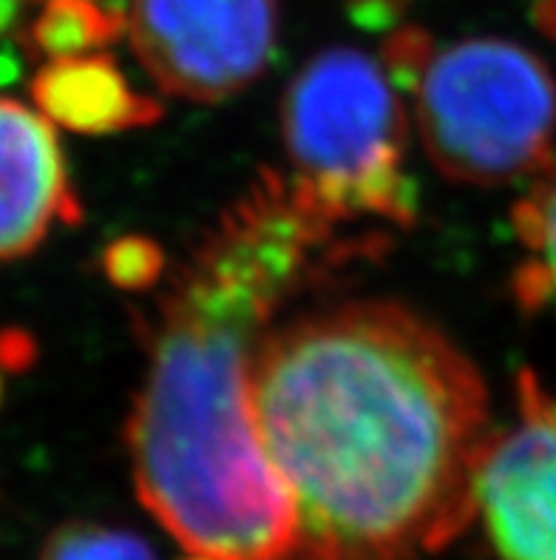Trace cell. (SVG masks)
<instances>
[{
    "label": "cell",
    "instance_id": "obj_1",
    "mask_svg": "<svg viewBox=\"0 0 556 560\" xmlns=\"http://www.w3.org/2000/svg\"><path fill=\"white\" fill-rule=\"evenodd\" d=\"M250 407L296 504L289 560H412L472 524L488 390L421 313L372 299L287 322L256 350Z\"/></svg>",
    "mask_w": 556,
    "mask_h": 560
},
{
    "label": "cell",
    "instance_id": "obj_2",
    "mask_svg": "<svg viewBox=\"0 0 556 560\" xmlns=\"http://www.w3.org/2000/svg\"><path fill=\"white\" fill-rule=\"evenodd\" d=\"M332 234L284 174L261 171L156 305L128 453L142 506L202 558H293L296 504L261 447L250 364L275 311L318 268L372 254Z\"/></svg>",
    "mask_w": 556,
    "mask_h": 560
},
{
    "label": "cell",
    "instance_id": "obj_3",
    "mask_svg": "<svg viewBox=\"0 0 556 560\" xmlns=\"http://www.w3.org/2000/svg\"><path fill=\"white\" fill-rule=\"evenodd\" d=\"M282 142L298 197L339 228L360 217L412 225L417 183L403 171L406 114L375 57L327 49L282 100Z\"/></svg>",
    "mask_w": 556,
    "mask_h": 560
},
{
    "label": "cell",
    "instance_id": "obj_4",
    "mask_svg": "<svg viewBox=\"0 0 556 560\" xmlns=\"http://www.w3.org/2000/svg\"><path fill=\"white\" fill-rule=\"evenodd\" d=\"M412 94L423 149L454 183L536 177L554 156L556 80L520 43L472 37L437 49Z\"/></svg>",
    "mask_w": 556,
    "mask_h": 560
},
{
    "label": "cell",
    "instance_id": "obj_5",
    "mask_svg": "<svg viewBox=\"0 0 556 560\" xmlns=\"http://www.w3.org/2000/svg\"><path fill=\"white\" fill-rule=\"evenodd\" d=\"M134 55L163 92L218 103L268 71L279 37L275 0H131Z\"/></svg>",
    "mask_w": 556,
    "mask_h": 560
},
{
    "label": "cell",
    "instance_id": "obj_6",
    "mask_svg": "<svg viewBox=\"0 0 556 560\" xmlns=\"http://www.w3.org/2000/svg\"><path fill=\"white\" fill-rule=\"evenodd\" d=\"M520 421L494 433L474 478V515L500 560H556V398L517 378Z\"/></svg>",
    "mask_w": 556,
    "mask_h": 560
},
{
    "label": "cell",
    "instance_id": "obj_7",
    "mask_svg": "<svg viewBox=\"0 0 556 560\" xmlns=\"http://www.w3.org/2000/svg\"><path fill=\"white\" fill-rule=\"evenodd\" d=\"M80 220L83 208L55 126L0 94V265L40 248L57 222Z\"/></svg>",
    "mask_w": 556,
    "mask_h": 560
},
{
    "label": "cell",
    "instance_id": "obj_8",
    "mask_svg": "<svg viewBox=\"0 0 556 560\" xmlns=\"http://www.w3.org/2000/svg\"><path fill=\"white\" fill-rule=\"evenodd\" d=\"M32 100L51 126L78 135H120L163 120V103L137 92L111 55L46 60L32 78Z\"/></svg>",
    "mask_w": 556,
    "mask_h": 560
},
{
    "label": "cell",
    "instance_id": "obj_9",
    "mask_svg": "<svg viewBox=\"0 0 556 560\" xmlns=\"http://www.w3.org/2000/svg\"><path fill=\"white\" fill-rule=\"evenodd\" d=\"M511 220L522 245L540 256L536 262L522 265L517 273V302L529 313L540 311L548 302L556 307V154L536 174L529 197L517 202Z\"/></svg>",
    "mask_w": 556,
    "mask_h": 560
},
{
    "label": "cell",
    "instance_id": "obj_10",
    "mask_svg": "<svg viewBox=\"0 0 556 560\" xmlns=\"http://www.w3.org/2000/svg\"><path fill=\"white\" fill-rule=\"evenodd\" d=\"M126 32V14L103 0H46L35 23L28 26V51L57 57L92 55L111 46Z\"/></svg>",
    "mask_w": 556,
    "mask_h": 560
},
{
    "label": "cell",
    "instance_id": "obj_11",
    "mask_svg": "<svg viewBox=\"0 0 556 560\" xmlns=\"http://www.w3.org/2000/svg\"><path fill=\"white\" fill-rule=\"evenodd\" d=\"M40 560H156L140 535L120 526L69 521L46 538Z\"/></svg>",
    "mask_w": 556,
    "mask_h": 560
},
{
    "label": "cell",
    "instance_id": "obj_12",
    "mask_svg": "<svg viewBox=\"0 0 556 560\" xmlns=\"http://www.w3.org/2000/svg\"><path fill=\"white\" fill-rule=\"evenodd\" d=\"M99 268L120 291H151L165 273V250L149 236L128 234L103 250Z\"/></svg>",
    "mask_w": 556,
    "mask_h": 560
},
{
    "label": "cell",
    "instance_id": "obj_13",
    "mask_svg": "<svg viewBox=\"0 0 556 560\" xmlns=\"http://www.w3.org/2000/svg\"><path fill=\"white\" fill-rule=\"evenodd\" d=\"M437 51L435 37L421 26H401L394 28L387 37L383 49H380V63L389 74L394 89L401 92H415V85L421 83L423 71L429 66L431 55Z\"/></svg>",
    "mask_w": 556,
    "mask_h": 560
},
{
    "label": "cell",
    "instance_id": "obj_14",
    "mask_svg": "<svg viewBox=\"0 0 556 560\" xmlns=\"http://www.w3.org/2000/svg\"><path fill=\"white\" fill-rule=\"evenodd\" d=\"M412 0H344L350 21L369 32H387L401 23Z\"/></svg>",
    "mask_w": 556,
    "mask_h": 560
},
{
    "label": "cell",
    "instance_id": "obj_15",
    "mask_svg": "<svg viewBox=\"0 0 556 560\" xmlns=\"http://www.w3.org/2000/svg\"><path fill=\"white\" fill-rule=\"evenodd\" d=\"M35 359L37 345L26 330H17V327L0 330V368L12 370V373H21V370H26Z\"/></svg>",
    "mask_w": 556,
    "mask_h": 560
},
{
    "label": "cell",
    "instance_id": "obj_16",
    "mask_svg": "<svg viewBox=\"0 0 556 560\" xmlns=\"http://www.w3.org/2000/svg\"><path fill=\"white\" fill-rule=\"evenodd\" d=\"M531 23H534L545 37L556 40V0H531Z\"/></svg>",
    "mask_w": 556,
    "mask_h": 560
},
{
    "label": "cell",
    "instance_id": "obj_17",
    "mask_svg": "<svg viewBox=\"0 0 556 560\" xmlns=\"http://www.w3.org/2000/svg\"><path fill=\"white\" fill-rule=\"evenodd\" d=\"M17 3L21 0H0V35L12 26L14 14H17Z\"/></svg>",
    "mask_w": 556,
    "mask_h": 560
},
{
    "label": "cell",
    "instance_id": "obj_18",
    "mask_svg": "<svg viewBox=\"0 0 556 560\" xmlns=\"http://www.w3.org/2000/svg\"><path fill=\"white\" fill-rule=\"evenodd\" d=\"M3 398H7V387H3V378H0V407H3Z\"/></svg>",
    "mask_w": 556,
    "mask_h": 560
},
{
    "label": "cell",
    "instance_id": "obj_19",
    "mask_svg": "<svg viewBox=\"0 0 556 560\" xmlns=\"http://www.w3.org/2000/svg\"><path fill=\"white\" fill-rule=\"evenodd\" d=\"M193 560H218V558H202V555H199V558H193Z\"/></svg>",
    "mask_w": 556,
    "mask_h": 560
}]
</instances>
